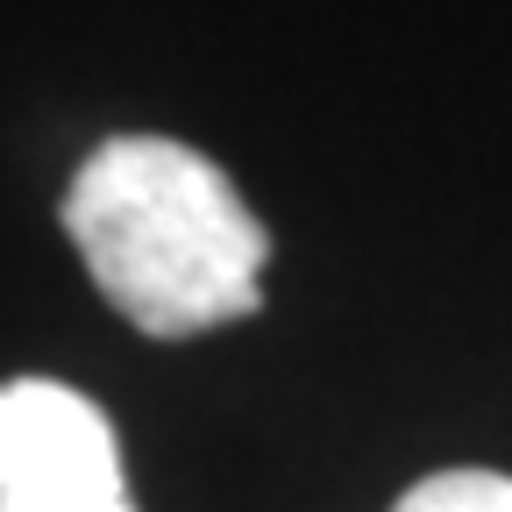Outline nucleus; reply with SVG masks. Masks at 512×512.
Wrapping results in <instances>:
<instances>
[{
	"mask_svg": "<svg viewBox=\"0 0 512 512\" xmlns=\"http://www.w3.org/2000/svg\"><path fill=\"white\" fill-rule=\"evenodd\" d=\"M392 512H512V477L505 470H434Z\"/></svg>",
	"mask_w": 512,
	"mask_h": 512,
	"instance_id": "obj_3",
	"label": "nucleus"
},
{
	"mask_svg": "<svg viewBox=\"0 0 512 512\" xmlns=\"http://www.w3.org/2000/svg\"><path fill=\"white\" fill-rule=\"evenodd\" d=\"M64 235L100 299L157 342H185L264 306L271 235L235 178L171 136H107L64 185Z\"/></svg>",
	"mask_w": 512,
	"mask_h": 512,
	"instance_id": "obj_1",
	"label": "nucleus"
},
{
	"mask_svg": "<svg viewBox=\"0 0 512 512\" xmlns=\"http://www.w3.org/2000/svg\"><path fill=\"white\" fill-rule=\"evenodd\" d=\"M0 512H136L107 413L57 377L0 384Z\"/></svg>",
	"mask_w": 512,
	"mask_h": 512,
	"instance_id": "obj_2",
	"label": "nucleus"
}]
</instances>
